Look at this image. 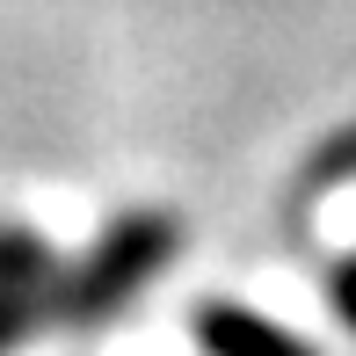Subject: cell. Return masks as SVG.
I'll return each instance as SVG.
<instances>
[{"label":"cell","mask_w":356,"mask_h":356,"mask_svg":"<svg viewBox=\"0 0 356 356\" xmlns=\"http://www.w3.org/2000/svg\"><path fill=\"white\" fill-rule=\"evenodd\" d=\"M168 248H175V225L168 218H117L102 240H95V254L66 277V291H58L51 305L66 320H102L109 305H124L160 262H168Z\"/></svg>","instance_id":"1"},{"label":"cell","mask_w":356,"mask_h":356,"mask_svg":"<svg viewBox=\"0 0 356 356\" xmlns=\"http://www.w3.org/2000/svg\"><path fill=\"white\" fill-rule=\"evenodd\" d=\"M334 313H342L349 327H356V262H342V269H334Z\"/></svg>","instance_id":"5"},{"label":"cell","mask_w":356,"mask_h":356,"mask_svg":"<svg viewBox=\"0 0 356 356\" xmlns=\"http://www.w3.org/2000/svg\"><path fill=\"white\" fill-rule=\"evenodd\" d=\"M51 305V254L29 225H0V356L22 342V327Z\"/></svg>","instance_id":"2"},{"label":"cell","mask_w":356,"mask_h":356,"mask_svg":"<svg viewBox=\"0 0 356 356\" xmlns=\"http://www.w3.org/2000/svg\"><path fill=\"white\" fill-rule=\"evenodd\" d=\"M349 175H356V131H342V138L320 145V160L305 168V197H313V189H327V182H349Z\"/></svg>","instance_id":"4"},{"label":"cell","mask_w":356,"mask_h":356,"mask_svg":"<svg viewBox=\"0 0 356 356\" xmlns=\"http://www.w3.org/2000/svg\"><path fill=\"white\" fill-rule=\"evenodd\" d=\"M197 342H204V356H313L298 334H284L277 320L248 313V305H204Z\"/></svg>","instance_id":"3"}]
</instances>
